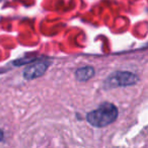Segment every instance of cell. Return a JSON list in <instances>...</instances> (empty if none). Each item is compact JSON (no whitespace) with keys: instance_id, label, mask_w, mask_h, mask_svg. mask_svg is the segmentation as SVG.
I'll return each instance as SVG.
<instances>
[{"instance_id":"277c9868","label":"cell","mask_w":148,"mask_h":148,"mask_svg":"<svg viewBox=\"0 0 148 148\" xmlns=\"http://www.w3.org/2000/svg\"><path fill=\"white\" fill-rule=\"evenodd\" d=\"M95 68L92 66L80 67L75 71V78L80 82H85L95 75Z\"/></svg>"},{"instance_id":"6da1fadb","label":"cell","mask_w":148,"mask_h":148,"mask_svg":"<svg viewBox=\"0 0 148 148\" xmlns=\"http://www.w3.org/2000/svg\"><path fill=\"white\" fill-rule=\"evenodd\" d=\"M119 116L118 108L114 103L106 101L97 110L89 112L86 115V121L95 128H103L111 125Z\"/></svg>"},{"instance_id":"5b68a950","label":"cell","mask_w":148,"mask_h":148,"mask_svg":"<svg viewBox=\"0 0 148 148\" xmlns=\"http://www.w3.org/2000/svg\"><path fill=\"white\" fill-rule=\"evenodd\" d=\"M3 137H4V133L1 129H0V141H2L3 140Z\"/></svg>"},{"instance_id":"3957f363","label":"cell","mask_w":148,"mask_h":148,"mask_svg":"<svg viewBox=\"0 0 148 148\" xmlns=\"http://www.w3.org/2000/svg\"><path fill=\"white\" fill-rule=\"evenodd\" d=\"M50 66V61H36L32 62V64L23 69V78L27 80H32V79L39 78L43 76L46 73Z\"/></svg>"},{"instance_id":"7a4b0ae2","label":"cell","mask_w":148,"mask_h":148,"mask_svg":"<svg viewBox=\"0 0 148 148\" xmlns=\"http://www.w3.org/2000/svg\"><path fill=\"white\" fill-rule=\"evenodd\" d=\"M139 81V77L135 73L130 71H116L110 74L103 82L106 89L116 88V87H125L134 85Z\"/></svg>"}]
</instances>
